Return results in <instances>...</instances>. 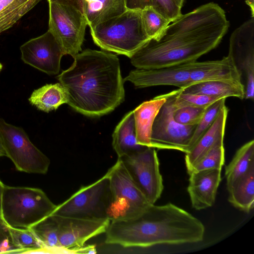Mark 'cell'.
Returning <instances> with one entry per match:
<instances>
[{
	"label": "cell",
	"instance_id": "obj_16",
	"mask_svg": "<svg viewBox=\"0 0 254 254\" xmlns=\"http://www.w3.org/2000/svg\"><path fill=\"white\" fill-rule=\"evenodd\" d=\"M221 169H210L190 173L187 188L192 207L200 210L214 203L221 181Z\"/></svg>",
	"mask_w": 254,
	"mask_h": 254
},
{
	"label": "cell",
	"instance_id": "obj_26",
	"mask_svg": "<svg viewBox=\"0 0 254 254\" xmlns=\"http://www.w3.org/2000/svg\"><path fill=\"white\" fill-rule=\"evenodd\" d=\"M41 0H0V33L12 27Z\"/></svg>",
	"mask_w": 254,
	"mask_h": 254
},
{
	"label": "cell",
	"instance_id": "obj_14",
	"mask_svg": "<svg viewBox=\"0 0 254 254\" xmlns=\"http://www.w3.org/2000/svg\"><path fill=\"white\" fill-rule=\"evenodd\" d=\"M56 216L61 250L82 249L88 240L105 233L110 223L108 219H89Z\"/></svg>",
	"mask_w": 254,
	"mask_h": 254
},
{
	"label": "cell",
	"instance_id": "obj_8",
	"mask_svg": "<svg viewBox=\"0 0 254 254\" xmlns=\"http://www.w3.org/2000/svg\"><path fill=\"white\" fill-rule=\"evenodd\" d=\"M110 182L106 173L93 183L82 186L69 198L57 205L52 215L82 219L107 218Z\"/></svg>",
	"mask_w": 254,
	"mask_h": 254
},
{
	"label": "cell",
	"instance_id": "obj_10",
	"mask_svg": "<svg viewBox=\"0 0 254 254\" xmlns=\"http://www.w3.org/2000/svg\"><path fill=\"white\" fill-rule=\"evenodd\" d=\"M179 92L177 89L166 93V101L160 108L153 124L151 147L173 149L186 153L195 126H185L174 118V102Z\"/></svg>",
	"mask_w": 254,
	"mask_h": 254
},
{
	"label": "cell",
	"instance_id": "obj_12",
	"mask_svg": "<svg viewBox=\"0 0 254 254\" xmlns=\"http://www.w3.org/2000/svg\"><path fill=\"white\" fill-rule=\"evenodd\" d=\"M228 56L240 74L244 98H254V17L244 22L231 34Z\"/></svg>",
	"mask_w": 254,
	"mask_h": 254
},
{
	"label": "cell",
	"instance_id": "obj_15",
	"mask_svg": "<svg viewBox=\"0 0 254 254\" xmlns=\"http://www.w3.org/2000/svg\"><path fill=\"white\" fill-rule=\"evenodd\" d=\"M190 63L152 69L131 70L124 81L137 88L155 86H173L183 89L190 85Z\"/></svg>",
	"mask_w": 254,
	"mask_h": 254
},
{
	"label": "cell",
	"instance_id": "obj_4",
	"mask_svg": "<svg viewBox=\"0 0 254 254\" xmlns=\"http://www.w3.org/2000/svg\"><path fill=\"white\" fill-rule=\"evenodd\" d=\"M94 43L102 49L131 58L151 39L144 30L140 10L121 14L90 27Z\"/></svg>",
	"mask_w": 254,
	"mask_h": 254
},
{
	"label": "cell",
	"instance_id": "obj_3",
	"mask_svg": "<svg viewBox=\"0 0 254 254\" xmlns=\"http://www.w3.org/2000/svg\"><path fill=\"white\" fill-rule=\"evenodd\" d=\"M204 232L201 221L185 210L171 203L153 204L134 217L110 221L105 243L124 248L195 243Z\"/></svg>",
	"mask_w": 254,
	"mask_h": 254
},
{
	"label": "cell",
	"instance_id": "obj_27",
	"mask_svg": "<svg viewBox=\"0 0 254 254\" xmlns=\"http://www.w3.org/2000/svg\"><path fill=\"white\" fill-rule=\"evenodd\" d=\"M43 247V251L61 250L59 241V223L50 214L29 228Z\"/></svg>",
	"mask_w": 254,
	"mask_h": 254
},
{
	"label": "cell",
	"instance_id": "obj_20",
	"mask_svg": "<svg viewBox=\"0 0 254 254\" xmlns=\"http://www.w3.org/2000/svg\"><path fill=\"white\" fill-rule=\"evenodd\" d=\"M112 137L113 147L118 157L130 154L146 147L137 142L133 111L127 114L116 126Z\"/></svg>",
	"mask_w": 254,
	"mask_h": 254
},
{
	"label": "cell",
	"instance_id": "obj_32",
	"mask_svg": "<svg viewBox=\"0 0 254 254\" xmlns=\"http://www.w3.org/2000/svg\"><path fill=\"white\" fill-rule=\"evenodd\" d=\"M225 101L226 98L220 99L206 108L202 117L195 127L187 153L193 147L199 138L213 124L219 111L225 105Z\"/></svg>",
	"mask_w": 254,
	"mask_h": 254
},
{
	"label": "cell",
	"instance_id": "obj_29",
	"mask_svg": "<svg viewBox=\"0 0 254 254\" xmlns=\"http://www.w3.org/2000/svg\"><path fill=\"white\" fill-rule=\"evenodd\" d=\"M142 24L146 33L150 39H157L171 21L152 7L140 10Z\"/></svg>",
	"mask_w": 254,
	"mask_h": 254
},
{
	"label": "cell",
	"instance_id": "obj_21",
	"mask_svg": "<svg viewBox=\"0 0 254 254\" xmlns=\"http://www.w3.org/2000/svg\"><path fill=\"white\" fill-rule=\"evenodd\" d=\"M83 8L89 27L117 16L127 9L125 0H83Z\"/></svg>",
	"mask_w": 254,
	"mask_h": 254
},
{
	"label": "cell",
	"instance_id": "obj_37",
	"mask_svg": "<svg viewBox=\"0 0 254 254\" xmlns=\"http://www.w3.org/2000/svg\"><path fill=\"white\" fill-rule=\"evenodd\" d=\"M3 189H0V224L5 225L4 224V222L3 221V220H2V213H1V200H2V193Z\"/></svg>",
	"mask_w": 254,
	"mask_h": 254
},
{
	"label": "cell",
	"instance_id": "obj_6",
	"mask_svg": "<svg viewBox=\"0 0 254 254\" xmlns=\"http://www.w3.org/2000/svg\"><path fill=\"white\" fill-rule=\"evenodd\" d=\"M107 173L110 182L107 215L110 221L134 217L151 204L134 183L120 159Z\"/></svg>",
	"mask_w": 254,
	"mask_h": 254
},
{
	"label": "cell",
	"instance_id": "obj_17",
	"mask_svg": "<svg viewBox=\"0 0 254 254\" xmlns=\"http://www.w3.org/2000/svg\"><path fill=\"white\" fill-rule=\"evenodd\" d=\"M190 85L208 81L242 83L240 73L228 55L221 60L190 62Z\"/></svg>",
	"mask_w": 254,
	"mask_h": 254
},
{
	"label": "cell",
	"instance_id": "obj_30",
	"mask_svg": "<svg viewBox=\"0 0 254 254\" xmlns=\"http://www.w3.org/2000/svg\"><path fill=\"white\" fill-rule=\"evenodd\" d=\"M6 227L13 246L18 250L20 253L44 250L43 246L30 229Z\"/></svg>",
	"mask_w": 254,
	"mask_h": 254
},
{
	"label": "cell",
	"instance_id": "obj_35",
	"mask_svg": "<svg viewBox=\"0 0 254 254\" xmlns=\"http://www.w3.org/2000/svg\"><path fill=\"white\" fill-rule=\"evenodd\" d=\"M49 2H57L70 5L83 13V0H47Z\"/></svg>",
	"mask_w": 254,
	"mask_h": 254
},
{
	"label": "cell",
	"instance_id": "obj_33",
	"mask_svg": "<svg viewBox=\"0 0 254 254\" xmlns=\"http://www.w3.org/2000/svg\"><path fill=\"white\" fill-rule=\"evenodd\" d=\"M179 89V92L174 102L176 109L185 106L207 108L217 100L221 99L202 94L183 93L180 88Z\"/></svg>",
	"mask_w": 254,
	"mask_h": 254
},
{
	"label": "cell",
	"instance_id": "obj_9",
	"mask_svg": "<svg viewBox=\"0 0 254 254\" xmlns=\"http://www.w3.org/2000/svg\"><path fill=\"white\" fill-rule=\"evenodd\" d=\"M48 30L58 42L64 55L74 58L80 51L87 25L83 13L75 7L49 2Z\"/></svg>",
	"mask_w": 254,
	"mask_h": 254
},
{
	"label": "cell",
	"instance_id": "obj_11",
	"mask_svg": "<svg viewBox=\"0 0 254 254\" xmlns=\"http://www.w3.org/2000/svg\"><path fill=\"white\" fill-rule=\"evenodd\" d=\"M118 158L122 161L132 180L149 202L155 204L164 189L155 148L145 147L140 150Z\"/></svg>",
	"mask_w": 254,
	"mask_h": 254
},
{
	"label": "cell",
	"instance_id": "obj_5",
	"mask_svg": "<svg viewBox=\"0 0 254 254\" xmlns=\"http://www.w3.org/2000/svg\"><path fill=\"white\" fill-rule=\"evenodd\" d=\"M56 206L40 189L4 186L1 213L6 226L29 229L51 214Z\"/></svg>",
	"mask_w": 254,
	"mask_h": 254
},
{
	"label": "cell",
	"instance_id": "obj_28",
	"mask_svg": "<svg viewBox=\"0 0 254 254\" xmlns=\"http://www.w3.org/2000/svg\"><path fill=\"white\" fill-rule=\"evenodd\" d=\"M127 9L141 10L152 7L158 12L173 22L182 14L181 7L173 0H125Z\"/></svg>",
	"mask_w": 254,
	"mask_h": 254
},
{
	"label": "cell",
	"instance_id": "obj_34",
	"mask_svg": "<svg viewBox=\"0 0 254 254\" xmlns=\"http://www.w3.org/2000/svg\"><path fill=\"white\" fill-rule=\"evenodd\" d=\"M206 108L185 106L175 109L173 116L178 123L185 126H195L202 117Z\"/></svg>",
	"mask_w": 254,
	"mask_h": 254
},
{
	"label": "cell",
	"instance_id": "obj_38",
	"mask_svg": "<svg viewBox=\"0 0 254 254\" xmlns=\"http://www.w3.org/2000/svg\"><path fill=\"white\" fill-rule=\"evenodd\" d=\"M6 156V153L0 139V157Z\"/></svg>",
	"mask_w": 254,
	"mask_h": 254
},
{
	"label": "cell",
	"instance_id": "obj_39",
	"mask_svg": "<svg viewBox=\"0 0 254 254\" xmlns=\"http://www.w3.org/2000/svg\"><path fill=\"white\" fill-rule=\"evenodd\" d=\"M179 7H182L185 0H173Z\"/></svg>",
	"mask_w": 254,
	"mask_h": 254
},
{
	"label": "cell",
	"instance_id": "obj_40",
	"mask_svg": "<svg viewBox=\"0 0 254 254\" xmlns=\"http://www.w3.org/2000/svg\"><path fill=\"white\" fill-rule=\"evenodd\" d=\"M4 185L2 183V182L0 180V189H3Z\"/></svg>",
	"mask_w": 254,
	"mask_h": 254
},
{
	"label": "cell",
	"instance_id": "obj_24",
	"mask_svg": "<svg viewBox=\"0 0 254 254\" xmlns=\"http://www.w3.org/2000/svg\"><path fill=\"white\" fill-rule=\"evenodd\" d=\"M229 201L235 207L249 212L254 205V167L227 190Z\"/></svg>",
	"mask_w": 254,
	"mask_h": 254
},
{
	"label": "cell",
	"instance_id": "obj_13",
	"mask_svg": "<svg viewBox=\"0 0 254 254\" xmlns=\"http://www.w3.org/2000/svg\"><path fill=\"white\" fill-rule=\"evenodd\" d=\"M20 50L24 63L49 75L59 73L61 61L64 54L49 30L24 43Z\"/></svg>",
	"mask_w": 254,
	"mask_h": 254
},
{
	"label": "cell",
	"instance_id": "obj_31",
	"mask_svg": "<svg viewBox=\"0 0 254 254\" xmlns=\"http://www.w3.org/2000/svg\"><path fill=\"white\" fill-rule=\"evenodd\" d=\"M224 138L218 140L213 146L203 155L188 172H196L210 169H220L224 164Z\"/></svg>",
	"mask_w": 254,
	"mask_h": 254
},
{
	"label": "cell",
	"instance_id": "obj_36",
	"mask_svg": "<svg viewBox=\"0 0 254 254\" xmlns=\"http://www.w3.org/2000/svg\"><path fill=\"white\" fill-rule=\"evenodd\" d=\"M246 4L250 7L252 17H254V0H245Z\"/></svg>",
	"mask_w": 254,
	"mask_h": 254
},
{
	"label": "cell",
	"instance_id": "obj_7",
	"mask_svg": "<svg viewBox=\"0 0 254 254\" xmlns=\"http://www.w3.org/2000/svg\"><path fill=\"white\" fill-rule=\"evenodd\" d=\"M0 139L6 153L17 170L45 174L50 160L30 141L24 130L0 118Z\"/></svg>",
	"mask_w": 254,
	"mask_h": 254
},
{
	"label": "cell",
	"instance_id": "obj_41",
	"mask_svg": "<svg viewBox=\"0 0 254 254\" xmlns=\"http://www.w3.org/2000/svg\"><path fill=\"white\" fill-rule=\"evenodd\" d=\"M2 68V64L0 63V71L1 70Z\"/></svg>",
	"mask_w": 254,
	"mask_h": 254
},
{
	"label": "cell",
	"instance_id": "obj_22",
	"mask_svg": "<svg viewBox=\"0 0 254 254\" xmlns=\"http://www.w3.org/2000/svg\"><path fill=\"white\" fill-rule=\"evenodd\" d=\"M180 89L183 93L202 94L218 98L233 97L243 99L245 96L244 87L241 83L208 81L193 84Z\"/></svg>",
	"mask_w": 254,
	"mask_h": 254
},
{
	"label": "cell",
	"instance_id": "obj_18",
	"mask_svg": "<svg viewBox=\"0 0 254 254\" xmlns=\"http://www.w3.org/2000/svg\"><path fill=\"white\" fill-rule=\"evenodd\" d=\"M166 101V94L143 102L133 111L135 133L138 144L151 147V136L154 120Z\"/></svg>",
	"mask_w": 254,
	"mask_h": 254
},
{
	"label": "cell",
	"instance_id": "obj_23",
	"mask_svg": "<svg viewBox=\"0 0 254 254\" xmlns=\"http://www.w3.org/2000/svg\"><path fill=\"white\" fill-rule=\"evenodd\" d=\"M28 100L38 110L48 113L67 103V96L65 88L60 83L47 84L34 90Z\"/></svg>",
	"mask_w": 254,
	"mask_h": 254
},
{
	"label": "cell",
	"instance_id": "obj_2",
	"mask_svg": "<svg viewBox=\"0 0 254 254\" xmlns=\"http://www.w3.org/2000/svg\"><path fill=\"white\" fill-rule=\"evenodd\" d=\"M73 58L71 66L57 77L66 91L67 104L74 110L99 117L124 101V81L116 55L86 49Z\"/></svg>",
	"mask_w": 254,
	"mask_h": 254
},
{
	"label": "cell",
	"instance_id": "obj_42",
	"mask_svg": "<svg viewBox=\"0 0 254 254\" xmlns=\"http://www.w3.org/2000/svg\"><path fill=\"white\" fill-rule=\"evenodd\" d=\"M5 226V225L0 224V227H1V226Z\"/></svg>",
	"mask_w": 254,
	"mask_h": 254
},
{
	"label": "cell",
	"instance_id": "obj_1",
	"mask_svg": "<svg viewBox=\"0 0 254 254\" xmlns=\"http://www.w3.org/2000/svg\"><path fill=\"white\" fill-rule=\"evenodd\" d=\"M229 26L220 5L204 4L171 22L159 38L130 58L131 63L137 68L152 69L196 61L219 45Z\"/></svg>",
	"mask_w": 254,
	"mask_h": 254
},
{
	"label": "cell",
	"instance_id": "obj_19",
	"mask_svg": "<svg viewBox=\"0 0 254 254\" xmlns=\"http://www.w3.org/2000/svg\"><path fill=\"white\" fill-rule=\"evenodd\" d=\"M228 113V109L224 105L209 128L193 147L188 153H185V160L188 172L218 140L224 138Z\"/></svg>",
	"mask_w": 254,
	"mask_h": 254
},
{
	"label": "cell",
	"instance_id": "obj_25",
	"mask_svg": "<svg viewBox=\"0 0 254 254\" xmlns=\"http://www.w3.org/2000/svg\"><path fill=\"white\" fill-rule=\"evenodd\" d=\"M253 167L254 140H251L237 150L231 162L225 167V176L227 190Z\"/></svg>",
	"mask_w": 254,
	"mask_h": 254
}]
</instances>
